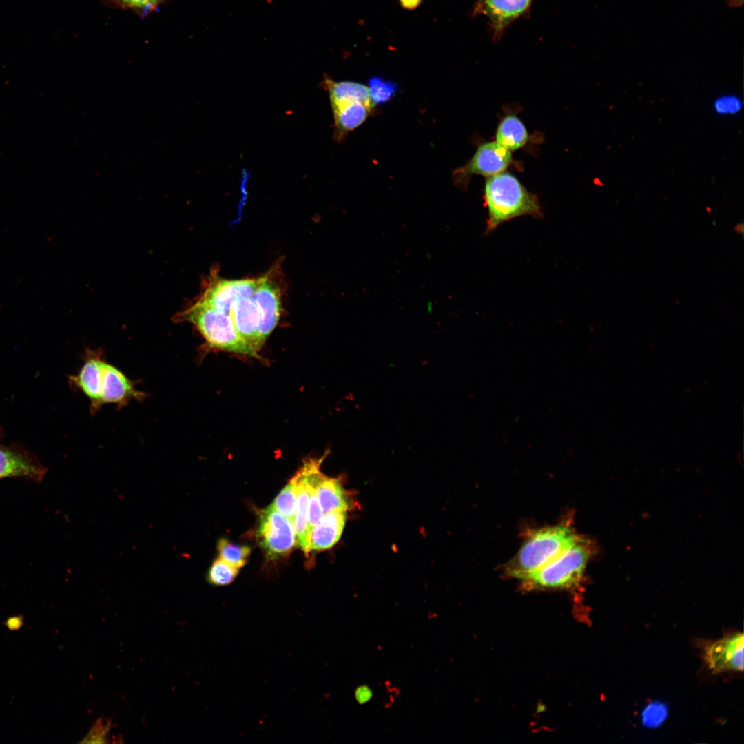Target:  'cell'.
I'll return each instance as SVG.
<instances>
[{
  "label": "cell",
  "instance_id": "cell-21",
  "mask_svg": "<svg viewBox=\"0 0 744 744\" xmlns=\"http://www.w3.org/2000/svg\"><path fill=\"white\" fill-rule=\"evenodd\" d=\"M368 88L373 106L387 102L396 94L398 90L396 82L378 76L369 79Z\"/></svg>",
  "mask_w": 744,
  "mask_h": 744
},
{
  "label": "cell",
  "instance_id": "cell-5",
  "mask_svg": "<svg viewBox=\"0 0 744 744\" xmlns=\"http://www.w3.org/2000/svg\"><path fill=\"white\" fill-rule=\"evenodd\" d=\"M257 533L260 544L270 557L288 554L296 541L293 524L272 504L259 513Z\"/></svg>",
  "mask_w": 744,
  "mask_h": 744
},
{
  "label": "cell",
  "instance_id": "cell-15",
  "mask_svg": "<svg viewBox=\"0 0 744 744\" xmlns=\"http://www.w3.org/2000/svg\"><path fill=\"white\" fill-rule=\"evenodd\" d=\"M296 484V512L294 523L296 538L307 555V519L309 502V465L306 461L292 477Z\"/></svg>",
  "mask_w": 744,
  "mask_h": 744
},
{
  "label": "cell",
  "instance_id": "cell-9",
  "mask_svg": "<svg viewBox=\"0 0 744 744\" xmlns=\"http://www.w3.org/2000/svg\"><path fill=\"white\" fill-rule=\"evenodd\" d=\"M258 278L226 280L211 275L205 282L203 291L197 298L217 309L229 312L240 298L251 296L255 291Z\"/></svg>",
  "mask_w": 744,
  "mask_h": 744
},
{
  "label": "cell",
  "instance_id": "cell-29",
  "mask_svg": "<svg viewBox=\"0 0 744 744\" xmlns=\"http://www.w3.org/2000/svg\"><path fill=\"white\" fill-rule=\"evenodd\" d=\"M400 6L405 10H413L417 8L422 0H398Z\"/></svg>",
  "mask_w": 744,
  "mask_h": 744
},
{
  "label": "cell",
  "instance_id": "cell-31",
  "mask_svg": "<svg viewBox=\"0 0 744 744\" xmlns=\"http://www.w3.org/2000/svg\"><path fill=\"white\" fill-rule=\"evenodd\" d=\"M730 1L732 2V4L734 6H738V5L741 4V3H742L743 0H730Z\"/></svg>",
  "mask_w": 744,
  "mask_h": 744
},
{
  "label": "cell",
  "instance_id": "cell-3",
  "mask_svg": "<svg viewBox=\"0 0 744 744\" xmlns=\"http://www.w3.org/2000/svg\"><path fill=\"white\" fill-rule=\"evenodd\" d=\"M595 551L594 542L579 535L555 559L520 581L521 586L528 591L575 589L583 581L587 564Z\"/></svg>",
  "mask_w": 744,
  "mask_h": 744
},
{
  "label": "cell",
  "instance_id": "cell-17",
  "mask_svg": "<svg viewBox=\"0 0 744 744\" xmlns=\"http://www.w3.org/2000/svg\"><path fill=\"white\" fill-rule=\"evenodd\" d=\"M372 107L360 101H349L331 106L336 139L342 140L348 133L362 124L369 116Z\"/></svg>",
  "mask_w": 744,
  "mask_h": 744
},
{
  "label": "cell",
  "instance_id": "cell-1",
  "mask_svg": "<svg viewBox=\"0 0 744 744\" xmlns=\"http://www.w3.org/2000/svg\"><path fill=\"white\" fill-rule=\"evenodd\" d=\"M569 519L560 523L530 530L514 557L506 564L504 573L521 581L550 563L578 537Z\"/></svg>",
  "mask_w": 744,
  "mask_h": 744
},
{
  "label": "cell",
  "instance_id": "cell-30",
  "mask_svg": "<svg viewBox=\"0 0 744 744\" xmlns=\"http://www.w3.org/2000/svg\"><path fill=\"white\" fill-rule=\"evenodd\" d=\"M734 230L738 233L743 234V223H739V224L736 225V227H734Z\"/></svg>",
  "mask_w": 744,
  "mask_h": 744
},
{
  "label": "cell",
  "instance_id": "cell-11",
  "mask_svg": "<svg viewBox=\"0 0 744 744\" xmlns=\"http://www.w3.org/2000/svg\"><path fill=\"white\" fill-rule=\"evenodd\" d=\"M253 299L260 316V337L265 343L276 327L280 316V291L269 276L259 278Z\"/></svg>",
  "mask_w": 744,
  "mask_h": 744
},
{
  "label": "cell",
  "instance_id": "cell-27",
  "mask_svg": "<svg viewBox=\"0 0 744 744\" xmlns=\"http://www.w3.org/2000/svg\"><path fill=\"white\" fill-rule=\"evenodd\" d=\"M714 106L720 114H734L740 110L741 103L737 98L727 96L717 99Z\"/></svg>",
  "mask_w": 744,
  "mask_h": 744
},
{
  "label": "cell",
  "instance_id": "cell-8",
  "mask_svg": "<svg viewBox=\"0 0 744 744\" xmlns=\"http://www.w3.org/2000/svg\"><path fill=\"white\" fill-rule=\"evenodd\" d=\"M137 383L105 360L99 381L101 406L110 404L122 409L132 400L143 402L148 397V394L138 390Z\"/></svg>",
  "mask_w": 744,
  "mask_h": 744
},
{
  "label": "cell",
  "instance_id": "cell-6",
  "mask_svg": "<svg viewBox=\"0 0 744 744\" xmlns=\"http://www.w3.org/2000/svg\"><path fill=\"white\" fill-rule=\"evenodd\" d=\"M512 160L511 152L497 141L484 143L477 149L473 157L462 167L453 172L454 183L466 188L473 174L490 176L504 172Z\"/></svg>",
  "mask_w": 744,
  "mask_h": 744
},
{
  "label": "cell",
  "instance_id": "cell-26",
  "mask_svg": "<svg viewBox=\"0 0 744 744\" xmlns=\"http://www.w3.org/2000/svg\"><path fill=\"white\" fill-rule=\"evenodd\" d=\"M110 729L109 723L99 719L85 737L83 743H105Z\"/></svg>",
  "mask_w": 744,
  "mask_h": 744
},
{
  "label": "cell",
  "instance_id": "cell-14",
  "mask_svg": "<svg viewBox=\"0 0 744 744\" xmlns=\"http://www.w3.org/2000/svg\"><path fill=\"white\" fill-rule=\"evenodd\" d=\"M45 472V468L27 453L0 447V479L21 477L40 481Z\"/></svg>",
  "mask_w": 744,
  "mask_h": 744
},
{
  "label": "cell",
  "instance_id": "cell-2",
  "mask_svg": "<svg viewBox=\"0 0 744 744\" xmlns=\"http://www.w3.org/2000/svg\"><path fill=\"white\" fill-rule=\"evenodd\" d=\"M484 198L488 211L486 234L516 218L524 216L535 218L543 217L537 196L509 172L504 171L487 177Z\"/></svg>",
  "mask_w": 744,
  "mask_h": 744
},
{
  "label": "cell",
  "instance_id": "cell-16",
  "mask_svg": "<svg viewBox=\"0 0 744 744\" xmlns=\"http://www.w3.org/2000/svg\"><path fill=\"white\" fill-rule=\"evenodd\" d=\"M315 485L324 514L337 510L347 512L351 508V501L340 479L329 477L320 470L315 475Z\"/></svg>",
  "mask_w": 744,
  "mask_h": 744
},
{
  "label": "cell",
  "instance_id": "cell-25",
  "mask_svg": "<svg viewBox=\"0 0 744 744\" xmlns=\"http://www.w3.org/2000/svg\"><path fill=\"white\" fill-rule=\"evenodd\" d=\"M668 707L665 704L654 701L648 704L643 710L641 718L643 724L650 728L659 727L666 719Z\"/></svg>",
  "mask_w": 744,
  "mask_h": 744
},
{
  "label": "cell",
  "instance_id": "cell-18",
  "mask_svg": "<svg viewBox=\"0 0 744 744\" xmlns=\"http://www.w3.org/2000/svg\"><path fill=\"white\" fill-rule=\"evenodd\" d=\"M324 87L329 92L331 106L349 101H360L372 105L368 87L353 81H335L325 77Z\"/></svg>",
  "mask_w": 744,
  "mask_h": 744
},
{
  "label": "cell",
  "instance_id": "cell-7",
  "mask_svg": "<svg viewBox=\"0 0 744 744\" xmlns=\"http://www.w3.org/2000/svg\"><path fill=\"white\" fill-rule=\"evenodd\" d=\"M701 650L703 661L712 673L743 672L744 637L741 632L728 634L716 641H705Z\"/></svg>",
  "mask_w": 744,
  "mask_h": 744
},
{
  "label": "cell",
  "instance_id": "cell-24",
  "mask_svg": "<svg viewBox=\"0 0 744 744\" xmlns=\"http://www.w3.org/2000/svg\"><path fill=\"white\" fill-rule=\"evenodd\" d=\"M164 0H104L105 3L115 8L130 9L142 15L153 11Z\"/></svg>",
  "mask_w": 744,
  "mask_h": 744
},
{
  "label": "cell",
  "instance_id": "cell-22",
  "mask_svg": "<svg viewBox=\"0 0 744 744\" xmlns=\"http://www.w3.org/2000/svg\"><path fill=\"white\" fill-rule=\"evenodd\" d=\"M218 550L220 558L237 568L242 567L246 564L251 552V548L249 546L234 544L226 539L219 540Z\"/></svg>",
  "mask_w": 744,
  "mask_h": 744
},
{
  "label": "cell",
  "instance_id": "cell-4",
  "mask_svg": "<svg viewBox=\"0 0 744 744\" xmlns=\"http://www.w3.org/2000/svg\"><path fill=\"white\" fill-rule=\"evenodd\" d=\"M175 322L192 324L208 348L259 358L236 330L229 314L196 299L173 318Z\"/></svg>",
  "mask_w": 744,
  "mask_h": 744
},
{
  "label": "cell",
  "instance_id": "cell-13",
  "mask_svg": "<svg viewBox=\"0 0 744 744\" xmlns=\"http://www.w3.org/2000/svg\"><path fill=\"white\" fill-rule=\"evenodd\" d=\"M347 511H331L323 515L307 537V554L333 547L340 539L347 521Z\"/></svg>",
  "mask_w": 744,
  "mask_h": 744
},
{
  "label": "cell",
  "instance_id": "cell-20",
  "mask_svg": "<svg viewBox=\"0 0 744 744\" xmlns=\"http://www.w3.org/2000/svg\"><path fill=\"white\" fill-rule=\"evenodd\" d=\"M272 505L294 525L296 512V484L292 478L278 495Z\"/></svg>",
  "mask_w": 744,
  "mask_h": 744
},
{
  "label": "cell",
  "instance_id": "cell-10",
  "mask_svg": "<svg viewBox=\"0 0 744 744\" xmlns=\"http://www.w3.org/2000/svg\"><path fill=\"white\" fill-rule=\"evenodd\" d=\"M105 360L104 351L102 348L86 349L83 366L76 375L70 378L72 385L83 392L88 398L90 411L92 415H94L101 409L99 380Z\"/></svg>",
  "mask_w": 744,
  "mask_h": 744
},
{
  "label": "cell",
  "instance_id": "cell-19",
  "mask_svg": "<svg viewBox=\"0 0 744 744\" xmlns=\"http://www.w3.org/2000/svg\"><path fill=\"white\" fill-rule=\"evenodd\" d=\"M495 138V141L511 152L522 147L526 143L528 134L520 119L514 115H509L499 123Z\"/></svg>",
  "mask_w": 744,
  "mask_h": 744
},
{
  "label": "cell",
  "instance_id": "cell-12",
  "mask_svg": "<svg viewBox=\"0 0 744 744\" xmlns=\"http://www.w3.org/2000/svg\"><path fill=\"white\" fill-rule=\"evenodd\" d=\"M532 0H477L473 13L485 15L495 36L530 6Z\"/></svg>",
  "mask_w": 744,
  "mask_h": 744
},
{
  "label": "cell",
  "instance_id": "cell-23",
  "mask_svg": "<svg viewBox=\"0 0 744 744\" xmlns=\"http://www.w3.org/2000/svg\"><path fill=\"white\" fill-rule=\"evenodd\" d=\"M238 572V568L230 565L221 558L212 564L208 574L209 582L215 586L231 583Z\"/></svg>",
  "mask_w": 744,
  "mask_h": 744
},
{
  "label": "cell",
  "instance_id": "cell-28",
  "mask_svg": "<svg viewBox=\"0 0 744 744\" xmlns=\"http://www.w3.org/2000/svg\"><path fill=\"white\" fill-rule=\"evenodd\" d=\"M354 696L358 704L363 705L371 700L373 692L368 685H361L355 688Z\"/></svg>",
  "mask_w": 744,
  "mask_h": 744
}]
</instances>
